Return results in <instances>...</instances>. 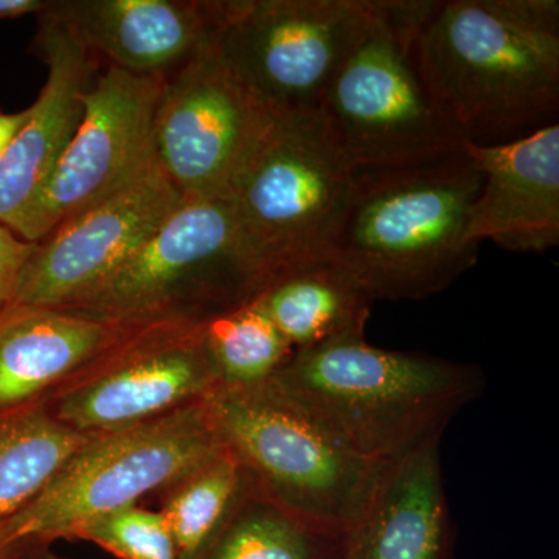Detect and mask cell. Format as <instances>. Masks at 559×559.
I'll use <instances>...</instances> for the list:
<instances>
[{
	"label": "cell",
	"mask_w": 559,
	"mask_h": 559,
	"mask_svg": "<svg viewBox=\"0 0 559 559\" xmlns=\"http://www.w3.org/2000/svg\"><path fill=\"white\" fill-rule=\"evenodd\" d=\"M245 481V469L226 450L162 491L159 511L170 527L179 559H194L204 550L237 502Z\"/></svg>",
	"instance_id": "23"
},
{
	"label": "cell",
	"mask_w": 559,
	"mask_h": 559,
	"mask_svg": "<svg viewBox=\"0 0 559 559\" xmlns=\"http://www.w3.org/2000/svg\"><path fill=\"white\" fill-rule=\"evenodd\" d=\"M378 0H234L219 49L275 114L319 110Z\"/></svg>",
	"instance_id": "9"
},
{
	"label": "cell",
	"mask_w": 559,
	"mask_h": 559,
	"mask_svg": "<svg viewBox=\"0 0 559 559\" xmlns=\"http://www.w3.org/2000/svg\"><path fill=\"white\" fill-rule=\"evenodd\" d=\"M224 451L205 399L130 428L92 433L0 532L13 543L72 539L86 522L164 491Z\"/></svg>",
	"instance_id": "7"
},
{
	"label": "cell",
	"mask_w": 559,
	"mask_h": 559,
	"mask_svg": "<svg viewBox=\"0 0 559 559\" xmlns=\"http://www.w3.org/2000/svg\"><path fill=\"white\" fill-rule=\"evenodd\" d=\"M139 329L10 304L0 310V412L47 399Z\"/></svg>",
	"instance_id": "18"
},
{
	"label": "cell",
	"mask_w": 559,
	"mask_h": 559,
	"mask_svg": "<svg viewBox=\"0 0 559 559\" xmlns=\"http://www.w3.org/2000/svg\"><path fill=\"white\" fill-rule=\"evenodd\" d=\"M218 43L165 76L154 117V160L183 198L227 197L277 117Z\"/></svg>",
	"instance_id": "10"
},
{
	"label": "cell",
	"mask_w": 559,
	"mask_h": 559,
	"mask_svg": "<svg viewBox=\"0 0 559 559\" xmlns=\"http://www.w3.org/2000/svg\"><path fill=\"white\" fill-rule=\"evenodd\" d=\"M200 331L219 385L264 384L294 355V348L257 299L205 320Z\"/></svg>",
	"instance_id": "22"
},
{
	"label": "cell",
	"mask_w": 559,
	"mask_h": 559,
	"mask_svg": "<svg viewBox=\"0 0 559 559\" xmlns=\"http://www.w3.org/2000/svg\"><path fill=\"white\" fill-rule=\"evenodd\" d=\"M35 249L36 242L21 240L0 224V310L13 300L17 280Z\"/></svg>",
	"instance_id": "25"
},
{
	"label": "cell",
	"mask_w": 559,
	"mask_h": 559,
	"mask_svg": "<svg viewBox=\"0 0 559 559\" xmlns=\"http://www.w3.org/2000/svg\"><path fill=\"white\" fill-rule=\"evenodd\" d=\"M348 536L286 509L246 474L226 521L194 559H344Z\"/></svg>",
	"instance_id": "20"
},
{
	"label": "cell",
	"mask_w": 559,
	"mask_h": 559,
	"mask_svg": "<svg viewBox=\"0 0 559 559\" xmlns=\"http://www.w3.org/2000/svg\"><path fill=\"white\" fill-rule=\"evenodd\" d=\"M35 46L49 68L31 117L0 159V224L20 234L28 213L61 159L83 114L84 91L98 58L62 25L39 11Z\"/></svg>",
	"instance_id": "16"
},
{
	"label": "cell",
	"mask_w": 559,
	"mask_h": 559,
	"mask_svg": "<svg viewBox=\"0 0 559 559\" xmlns=\"http://www.w3.org/2000/svg\"><path fill=\"white\" fill-rule=\"evenodd\" d=\"M31 117V108L21 110V112H3L0 110V159L10 148L13 140L22 131Z\"/></svg>",
	"instance_id": "26"
},
{
	"label": "cell",
	"mask_w": 559,
	"mask_h": 559,
	"mask_svg": "<svg viewBox=\"0 0 559 559\" xmlns=\"http://www.w3.org/2000/svg\"><path fill=\"white\" fill-rule=\"evenodd\" d=\"M275 277L229 197L183 198L123 263L57 310L127 329L202 323L257 299Z\"/></svg>",
	"instance_id": "4"
},
{
	"label": "cell",
	"mask_w": 559,
	"mask_h": 559,
	"mask_svg": "<svg viewBox=\"0 0 559 559\" xmlns=\"http://www.w3.org/2000/svg\"><path fill=\"white\" fill-rule=\"evenodd\" d=\"M358 171L319 110L275 117L231 182L249 240L272 270L331 259Z\"/></svg>",
	"instance_id": "8"
},
{
	"label": "cell",
	"mask_w": 559,
	"mask_h": 559,
	"mask_svg": "<svg viewBox=\"0 0 559 559\" xmlns=\"http://www.w3.org/2000/svg\"><path fill=\"white\" fill-rule=\"evenodd\" d=\"M200 325L162 322L135 330L44 401L69 428L102 433L207 399L219 382Z\"/></svg>",
	"instance_id": "11"
},
{
	"label": "cell",
	"mask_w": 559,
	"mask_h": 559,
	"mask_svg": "<svg viewBox=\"0 0 559 559\" xmlns=\"http://www.w3.org/2000/svg\"><path fill=\"white\" fill-rule=\"evenodd\" d=\"M426 5L378 0L370 27L320 103V116L356 170L407 167L465 148L419 62Z\"/></svg>",
	"instance_id": "5"
},
{
	"label": "cell",
	"mask_w": 559,
	"mask_h": 559,
	"mask_svg": "<svg viewBox=\"0 0 559 559\" xmlns=\"http://www.w3.org/2000/svg\"><path fill=\"white\" fill-rule=\"evenodd\" d=\"M164 75L109 66L84 91L83 114L61 159L17 234L39 242L60 224L128 182L153 159Z\"/></svg>",
	"instance_id": "12"
},
{
	"label": "cell",
	"mask_w": 559,
	"mask_h": 559,
	"mask_svg": "<svg viewBox=\"0 0 559 559\" xmlns=\"http://www.w3.org/2000/svg\"><path fill=\"white\" fill-rule=\"evenodd\" d=\"M205 404L224 447L261 491L325 527L358 525L385 463L348 450L271 381L218 385Z\"/></svg>",
	"instance_id": "6"
},
{
	"label": "cell",
	"mask_w": 559,
	"mask_h": 559,
	"mask_svg": "<svg viewBox=\"0 0 559 559\" xmlns=\"http://www.w3.org/2000/svg\"><path fill=\"white\" fill-rule=\"evenodd\" d=\"M441 437L382 466L344 559H454Z\"/></svg>",
	"instance_id": "17"
},
{
	"label": "cell",
	"mask_w": 559,
	"mask_h": 559,
	"mask_svg": "<svg viewBox=\"0 0 559 559\" xmlns=\"http://www.w3.org/2000/svg\"><path fill=\"white\" fill-rule=\"evenodd\" d=\"M20 559H66L51 550L50 544L31 543Z\"/></svg>",
	"instance_id": "28"
},
{
	"label": "cell",
	"mask_w": 559,
	"mask_h": 559,
	"mask_svg": "<svg viewBox=\"0 0 559 559\" xmlns=\"http://www.w3.org/2000/svg\"><path fill=\"white\" fill-rule=\"evenodd\" d=\"M271 382L348 450L380 465L443 436L485 389L473 364L373 347L366 336L294 352Z\"/></svg>",
	"instance_id": "2"
},
{
	"label": "cell",
	"mask_w": 559,
	"mask_h": 559,
	"mask_svg": "<svg viewBox=\"0 0 559 559\" xmlns=\"http://www.w3.org/2000/svg\"><path fill=\"white\" fill-rule=\"evenodd\" d=\"M481 175L465 148L439 159L358 171L331 259L373 300H421L476 264L465 240Z\"/></svg>",
	"instance_id": "3"
},
{
	"label": "cell",
	"mask_w": 559,
	"mask_h": 559,
	"mask_svg": "<svg viewBox=\"0 0 559 559\" xmlns=\"http://www.w3.org/2000/svg\"><path fill=\"white\" fill-rule=\"evenodd\" d=\"M182 200L153 156L119 189L36 242L11 304L64 307L123 263Z\"/></svg>",
	"instance_id": "13"
},
{
	"label": "cell",
	"mask_w": 559,
	"mask_h": 559,
	"mask_svg": "<svg viewBox=\"0 0 559 559\" xmlns=\"http://www.w3.org/2000/svg\"><path fill=\"white\" fill-rule=\"evenodd\" d=\"M46 3L44 0H0V22L16 20L25 14H38Z\"/></svg>",
	"instance_id": "27"
},
{
	"label": "cell",
	"mask_w": 559,
	"mask_h": 559,
	"mask_svg": "<svg viewBox=\"0 0 559 559\" xmlns=\"http://www.w3.org/2000/svg\"><path fill=\"white\" fill-rule=\"evenodd\" d=\"M72 539L87 540L119 559H179L164 514L139 503L86 522Z\"/></svg>",
	"instance_id": "24"
},
{
	"label": "cell",
	"mask_w": 559,
	"mask_h": 559,
	"mask_svg": "<svg viewBox=\"0 0 559 559\" xmlns=\"http://www.w3.org/2000/svg\"><path fill=\"white\" fill-rule=\"evenodd\" d=\"M481 175L465 240L543 253L559 242V124L492 145L466 142Z\"/></svg>",
	"instance_id": "15"
},
{
	"label": "cell",
	"mask_w": 559,
	"mask_h": 559,
	"mask_svg": "<svg viewBox=\"0 0 559 559\" xmlns=\"http://www.w3.org/2000/svg\"><path fill=\"white\" fill-rule=\"evenodd\" d=\"M91 436L61 423L44 400L0 412V524L28 506Z\"/></svg>",
	"instance_id": "21"
},
{
	"label": "cell",
	"mask_w": 559,
	"mask_h": 559,
	"mask_svg": "<svg viewBox=\"0 0 559 559\" xmlns=\"http://www.w3.org/2000/svg\"><path fill=\"white\" fill-rule=\"evenodd\" d=\"M234 0H66L43 11L94 57L135 75H170L215 46Z\"/></svg>",
	"instance_id": "14"
},
{
	"label": "cell",
	"mask_w": 559,
	"mask_h": 559,
	"mask_svg": "<svg viewBox=\"0 0 559 559\" xmlns=\"http://www.w3.org/2000/svg\"><path fill=\"white\" fill-rule=\"evenodd\" d=\"M417 49L430 87L466 142H509L554 123L557 0H428Z\"/></svg>",
	"instance_id": "1"
},
{
	"label": "cell",
	"mask_w": 559,
	"mask_h": 559,
	"mask_svg": "<svg viewBox=\"0 0 559 559\" xmlns=\"http://www.w3.org/2000/svg\"><path fill=\"white\" fill-rule=\"evenodd\" d=\"M31 543H13L0 532V559H20Z\"/></svg>",
	"instance_id": "29"
},
{
	"label": "cell",
	"mask_w": 559,
	"mask_h": 559,
	"mask_svg": "<svg viewBox=\"0 0 559 559\" xmlns=\"http://www.w3.org/2000/svg\"><path fill=\"white\" fill-rule=\"evenodd\" d=\"M294 352L366 336L373 297L334 259L280 272L257 297Z\"/></svg>",
	"instance_id": "19"
}]
</instances>
